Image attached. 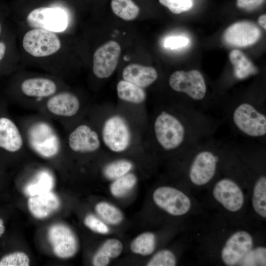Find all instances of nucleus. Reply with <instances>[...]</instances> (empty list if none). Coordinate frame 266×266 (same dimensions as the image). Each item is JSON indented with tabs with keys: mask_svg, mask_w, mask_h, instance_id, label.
<instances>
[{
	"mask_svg": "<svg viewBox=\"0 0 266 266\" xmlns=\"http://www.w3.org/2000/svg\"><path fill=\"white\" fill-rule=\"evenodd\" d=\"M154 133L159 145L166 151L178 148L185 142L187 129L183 121L172 113L162 111L156 117Z\"/></svg>",
	"mask_w": 266,
	"mask_h": 266,
	"instance_id": "nucleus-1",
	"label": "nucleus"
},
{
	"mask_svg": "<svg viewBox=\"0 0 266 266\" xmlns=\"http://www.w3.org/2000/svg\"><path fill=\"white\" fill-rule=\"evenodd\" d=\"M232 119L235 127L245 135L260 137L266 134V116L253 104H237L233 110Z\"/></svg>",
	"mask_w": 266,
	"mask_h": 266,
	"instance_id": "nucleus-2",
	"label": "nucleus"
},
{
	"mask_svg": "<svg viewBox=\"0 0 266 266\" xmlns=\"http://www.w3.org/2000/svg\"><path fill=\"white\" fill-rule=\"evenodd\" d=\"M29 144L33 151L44 158H51L58 154L60 142L53 128L44 121L36 122L27 132Z\"/></svg>",
	"mask_w": 266,
	"mask_h": 266,
	"instance_id": "nucleus-3",
	"label": "nucleus"
},
{
	"mask_svg": "<svg viewBox=\"0 0 266 266\" xmlns=\"http://www.w3.org/2000/svg\"><path fill=\"white\" fill-rule=\"evenodd\" d=\"M102 139L111 151L120 153L130 146L132 133L127 120L119 115L108 117L104 122L101 130Z\"/></svg>",
	"mask_w": 266,
	"mask_h": 266,
	"instance_id": "nucleus-4",
	"label": "nucleus"
},
{
	"mask_svg": "<svg viewBox=\"0 0 266 266\" xmlns=\"http://www.w3.org/2000/svg\"><path fill=\"white\" fill-rule=\"evenodd\" d=\"M22 45L27 53L36 57L52 55L61 46L58 36L53 32L40 28H35L26 33Z\"/></svg>",
	"mask_w": 266,
	"mask_h": 266,
	"instance_id": "nucleus-5",
	"label": "nucleus"
},
{
	"mask_svg": "<svg viewBox=\"0 0 266 266\" xmlns=\"http://www.w3.org/2000/svg\"><path fill=\"white\" fill-rule=\"evenodd\" d=\"M168 82L174 91L185 93L193 100H201L205 96V80L197 70L176 71L170 76Z\"/></svg>",
	"mask_w": 266,
	"mask_h": 266,
	"instance_id": "nucleus-6",
	"label": "nucleus"
},
{
	"mask_svg": "<svg viewBox=\"0 0 266 266\" xmlns=\"http://www.w3.org/2000/svg\"><path fill=\"white\" fill-rule=\"evenodd\" d=\"M155 203L170 215L179 216L186 214L191 207L189 198L183 192L169 186H161L153 194Z\"/></svg>",
	"mask_w": 266,
	"mask_h": 266,
	"instance_id": "nucleus-7",
	"label": "nucleus"
},
{
	"mask_svg": "<svg viewBox=\"0 0 266 266\" xmlns=\"http://www.w3.org/2000/svg\"><path fill=\"white\" fill-rule=\"evenodd\" d=\"M48 238L54 254L62 259L73 257L78 250V241L73 232L68 226L56 224L48 231Z\"/></svg>",
	"mask_w": 266,
	"mask_h": 266,
	"instance_id": "nucleus-8",
	"label": "nucleus"
},
{
	"mask_svg": "<svg viewBox=\"0 0 266 266\" xmlns=\"http://www.w3.org/2000/svg\"><path fill=\"white\" fill-rule=\"evenodd\" d=\"M121 54V47L117 42L110 40L102 45L95 52L93 71L98 78L110 77L115 71Z\"/></svg>",
	"mask_w": 266,
	"mask_h": 266,
	"instance_id": "nucleus-9",
	"label": "nucleus"
},
{
	"mask_svg": "<svg viewBox=\"0 0 266 266\" xmlns=\"http://www.w3.org/2000/svg\"><path fill=\"white\" fill-rule=\"evenodd\" d=\"M29 25L34 28L52 32L64 31L67 25L65 11L58 8L41 7L31 11L27 17Z\"/></svg>",
	"mask_w": 266,
	"mask_h": 266,
	"instance_id": "nucleus-10",
	"label": "nucleus"
},
{
	"mask_svg": "<svg viewBox=\"0 0 266 266\" xmlns=\"http://www.w3.org/2000/svg\"><path fill=\"white\" fill-rule=\"evenodd\" d=\"M218 156L210 150H202L194 157L189 167V177L191 182L197 186L208 183L215 174Z\"/></svg>",
	"mask_w": 266,
	"mask_h": 266,
	"instance_id": "nucleus-11",
	"label": "nucleus"
},
{
	"mask_svg": "<svg viewBox=\"0 0 266 266\" xmlns=\"http://www.w3.org/2000/svg\"><path fill=\"white\" fill-rule=\"evenodd\" d=\"M253 239L245 231L233 233L226 240L221 252V259L227 266H235L252 249Z\"/></svg>",
	"mask_w": 266,
	"mask_h": 266,
	"instance_id": "nucleus-12",
	"label": "nucleus"
},
{
	"mask_svg": "<svg viewBox=\"0 0 266 266\" xmlns=\"http://www.w3.org/2000/svg\"><path fill=\"white\" fill-rule=\"evenodd\" d=\"M215 200L231 212L241 209L244 202L243 193L234 180L224 178L215 184L212 191Z\"/></svg>",
	"mask_w": 266,
	"mask_h": 266,
	"instance_id": "nucleus-13",
	"label": "nucleus"
},
{
	"mask_svg": "<svg viewBox=\"0 0 266 266\" xmlns=\"http://www.w3.org/2000/svg\"><path fill=\"white\" fill-rule=\"evenodd\" d=\"M261 35V30L254 23L242 21L229 26L225 30L223 37L229 45L243 47L256 43Z\"/></svg>",
	"mask_w": 266,
	"mask_h": 266,
	"instance_id": "nucleus-14",
	"label": "nucleus"
},
{
	"mask_svg": "<svg viewBox=\"0 0 266 266\" xmlns=\"http://www.w3.org/2000/svg\"><path fill=\"white\" fill-rule=\"evenodd\" d=\"M67 142L72 151L81 153L95 152L100 146L98 133L86 124L80 125L72 130L68 136Z\"/></svg>",
	"mask_w": 266,
	"mask_h": 266,
	"instance_id": "nucleus-15",
	"label": "nucleus"
},
{
	"mask_svg": "<svg viewBox=\"0 0 266 266\" xmlns=\"http://www.w3.org/2000/svg\"><path fill=\"white\" fill-rule=\"evenodd\" d=\"M46 106L48 110L55 116L70 117L79 111L80 102L73 94L63 92L51 96L47 101Z\"/></svg>",
	"mask_w": 266,
	"mask_h": 266,
	"instance_id": "nucleus-16",
	"label": "nucleus"
},
{
	"mask_svg": "<svg viewBox=\"0 0 266 266\" xmlns=\"http://www.w3.org/2000/svg\"><path fill=\"white\" fill-rule=\"evenodd\" d=\"M24 145L21 133L15 123L5 116H0V149L10 153L20 151Z\"/></svg>",
	"mask_w": 266,
	"mask_h": 266,
	"instance_id": "nucleus-17",
	"label": "nucleus"
},
{
	"mask_svg": "<svg viewBox=\"0 0 266 266\" xmlns=\"http://www.w3.org/2000/svg\"><path fill=\"white\" fill-rule=\"evenodd\" d=\"M60 206L58 197L52 191L30 197L28 206L35 218L44 219L57 211Z\"/></svg>",
	"mask_w": 266,
	"mask_h": 266,
	"instance_id": "nucleus-18",
	"label": "nucleus"
},
{
	"mask_svg": "<svg viewBox=\"0 0 266 266\" xmlns=\"http://www.w3.org/2000/svg\"><path fill=\"white\" fill-rule=\"evenodd\" d=\"M122 77L124 80L144 88L148 87L157 80L158 73L153 67L131 64L124 68Z\"/></svg>",
	"mask_w": 266,
	"mask_h": 266,
	"instance_id": "nucleus-19",
	"label": "nucleus"
},
{
	"mask_svg": "<svg viewBox=\"0 0 266 266\" xmlns=\"http://www.w3.org/2000/svg\"><path fill=\"white\" fill-rule=\"evenodd\" d=\"M20 88L25 96L37 98L51 97L57 90L56 84L53 81L43 77L26 79L21 83Z\"/></svg>",
	"mask_w": 266,
	"mask_h": 266,
	"instance_id": "nucleus-20",
	"label": "nucleus"
},
{
	"mask_svg": "<svg viewBox=\"0 0 266 266\" xmlns=\"http://www.w3.org/2000/svg\"><path fill=\"white\" fill-rule=\"evenodd\" d=\"M117 93L120 100L133 104L142 103L146 98L143 88L124 79L118 82Z\"/></svg>",
	"mask_w": 266,
	"mask_h": 266,
	"instance_id": "nucleus-21",
	"label": "nucleus"
},
{
	"mask_svg": "<svg viewBox=\"0 0 266 266\" xmlns=\"http://www.w3.org/2000/svg\"><path fill=\"white\" fill-rule=\"evenodd\" d=\"M54 186V179L46 171L39 172L35 178L24 188V193L29 197L38 195L51 191Z\"/></svg>",
	"mask_w": 266,
	"mask_h": 266,
	"instance_id": "nucleus-22",
	"label": "nucleus"
},
{
	"mask_svg": "<svg viewBox=\"0 0 266 266\" xmlns=\"http://www.w3.org/2000/svg\"><path fill=\"white\" fill-rule=\"evenodd\" d=\"M231 62L233 65L234 73L238 78H244L256 72V68L240 51L233 50L229 54Z\"/></svg>",
	"mask_w": 266,
	"mask_h": 266,
	"instance_id": "nucleus-23",
	"label": "nucleus"
},
{
	"mask_svg": "<svg viewBox=\"0 0 266 266\" xmlns=\"http://www.w3.org/2000/svg\"><path fill=\"white\" fill-rule=\"evenodd\" d=\"M252 204L255 212L260 216L266 217V177L260 176L254 186Z\"/></svg>",
	"mask_w": 266,
	"mask_h": 266,
	"instance_id": "nucleus-24",
	"label": "nucleus"
},
{
	"mask_svg": "<svg viewBox=\"0 0 266 266\" xmlns=\"http://www.w3.org/2000/svg\"><path fill=\"white\" fill-rule=\"evenodd\" d=\"M155 246V235L152 233L146 232L139 234L132 241L130 249L133 253L148 256L153 252Z\"/></svg>",
	"mask_w": 266,
	"mask_h": 266,
	"instance_id": "nucleus-25",
	"label": "nucleus"
},
{
	"mask_svg": "<svg viewBox=\"0 0 266 266\" xmlns=\"http://www.w3.org/2000/svg\"><path fill=\"white\" fill-rule=\"evenodd\" d=\"M113 12L125 21L135 19L139 12V8L132 0H111Z\"/></svg>",
	"mask_w": 266,
	"mask_h": 266,
	"instance_id": "nucleus-26",
	"label": "nucleus"
},
{
	"mask_svg": "<svg viewBox=\"0 0 266 266\" xmlns=\"http://www.w3.org/2000/svg\"><path fill=\"white\" fill-rule=\"evenodd\" d=\"M136 182V176L128 173L114 180L110 186V192L115 197H123L134 187Z\"/></svg>",
	"mask_w": 266,
	"mask_h": 266,
	"instance_id": "nucleus-27",
	"label": "nucleus"
},
{
	"mask_svg": "<svg viewBox=\"0 0 266 266\" xmlns=\"http://www.w3.org/2000/svg\"><path fill=\"white\" fill-rule=\"evenodd\" d=\"M97 213L107 223L111 225L120 224L123 219L122 212L115 206L106 202H100L95 206Z\"/></svg>",
	"mask_w": 266,
	"mask_h": 266,
	"instance_id": "nucleus-28",
	"label": "nucleus"
},
{
	"mask_svg": "<svg viewBox=\"0 0 266 266\" xmlns=\"http://www.w3.org/2000/svg\"><path fill=\"white\" fill-rule=\"evenodd\" d=\"M133 167L129 160L121 159L112 162L103 168V174L106 178L115 180L129 173Z\"/></svg>",
	"mask_w": 266,
	"mask_h": 266,
	"instance_id": "nucleus-29",
	"label": "nucleus"
},
{
	"mask_svg": "<svg viewBox=\"0 0 266 266\" xmlns=\"http://www.w3.org/2000/svg\"><path fill=\"white\" fill-rule=\"evenodd\" d=\"M123 250V244L118 239L110 238L105 241L97 252L103 257L110 260L117 258Z\"/></svg>",
	"mask_w": 266,
	"mask_h": 266,
	"instance_id": "nucleus-30",
	"label": "nucleus"
},
{
	"mask_svg": "<svg viewBox=\"0 0 266 266\" xmlns=\"http://www.w3.org/2000/svg\"><path fill=\"white\" fill-rule=\"evenodd\" d=\"M176 264L174 254L170 250H163L156 253L147 264L148 266H174Z\"/></svg>",
	"mask_w": 266,
	"mask_h": 266,
	"instance_id": "nucleus-31",
	"label": "nucleus"
},
{
	"mask_svg": "<svg viewBox=\"0 0 266 266\" xmlns=\"http://www.w3.org/2000/svg\"><path fill=\"white\" fill-rule=\"evenodd\" d=\"M30 259L23 252H15L3 256L0 260V266H28Z\"/></svg>",
	"mask_w": 266,
	"mask_h": 266,
	"instance_id": "nucleus-32",
	"label": "nucleus"
},
{
	"mask_svg": "<svg viewBox=\"0 0 266 266\" xmlns=\"http://www.w3.org/2000/svg\"><path fill=\"white\" fill-rule=\"evenodd\" d=\"M244 266L266 265V248L260 247L252 249L242 259ZM241 260V261H242Z\"/></svg>",
	"mask_w": 266,
	"mask_h": 266,
	"instance_id": "nucleus-33",
	"label": "nucleus"
},
{
	"mask_svg": "<svg viewBox=\"0 0 266 266\" xmlns=\"http://www.w3.org/2000/svg\"><path fill=\"white\" fill-rule=\"evenodd\" d=\"M159 1L161 4L166 7L174 14L188 11L193 5V0H159Z\"/></svg>",
	"mask_w": 266,
	"mask_h": 266,
	"instance_id": "nucleus-34",
	"label": "nucleus"
},
{
	"mask_svg": "<svg viewBox=\"0 0 266 266\" xmlns=\"http://www.w3.org/2000/svg\"><path fill=\"white\" fill-rule=\"evenodd\" d=\"M84 223L91 230L99 233L106 234L109 231L108 226L103 222L92 214L85 217Z\"/></svg>",
	"mask_w": 266,
	"mask_h": 266,
	"instance_id": "nucleus-35",
	"label": "nucleus"
},
{
	"mask_svg": "<svg viewBox=\"0 0 266 266\" xmlns=\"http://www.w3.org/2000/svg\"><path fill=\"white\" fill-rule=\"evenodd\" d=\"M189 43V39L184 36H171L166 38L164 42V45L166 48L177 49L184 47Z\"/></svg>",
	"mask_w": 266,
	"mask_h": 266,
	"instance_id": "nucleus-36",
	"label": "nucleus"
},
{
	"mask_svg": "<svg viewBox=\"0 0 266 266\" xmlns=\"http://www.w3.org/2000/svg\"><path fill=\"white\" fill-rule=\"evenodd\" d=\"M265 0H236V6L241 9L252 10L261 6Z\"/></svg>",
	"mask_w": 266,
	"mask_h": 266,
	"instance_id": "nucleus-37",
	"label": "nucleus"
},
{
	"mask_svg": "<svg viewBox=\"0 0 266 266\" xmlns=\"http://www.w3.org/2000/svg\"><path fill=\"white\" fill-rule=\"evenodd\" d=\"M8 50V44L6 39L2 38V34L0 36V70L2 68L3 63L7 59Z\"/></svg>",
	"mask_w": 266,
	"mask_h": 266,
	"instance_id": "nucleus-38",
	"label": "nucleus"
},
{
	"mask_svg": "<svg viewBox=\"0 0 266 266\" xmlns=\"http://www.w3.org/2000/svg\"><path fill=\"white\" fill-rule=\"evenodd\" d=\"M259 24L264 29H266V15L263 14L261 15L258 19Z\"/></svg>",
	"mask_w": 266,
	"mask_h": 266,
	"instance_id": "nucleus-39",
	"label": "nucleus"
},
{
	"mask_svg": "<svg viewBox=\"0 0 266 266\" xmlns=\"http://www.w3.org/2000/svg\"><path fill=\"white\" fill-rule=\"evenodd\" d=\"M5 231V227L3 225V220L0 218V236L4 233Z\"/></svg>",
	"mask_w": 266,
	"mask_h": 266,
	"instance_id": "nucleus-40",
	"label": "nucleus"
},
{
	"mask_svg": "<svg viewBox=\"0 0 266 266\" xmlns=\"http://www.w3.org/2000/svg\"><path fill=\"white\" fill-rule=\"evenodd\" d=\"M3 21L0 20V36L2 33L3 31Z\"/></svg>",
	"mask_w": 266,
	"mask_h": 266,
	"instance_id": "nucleus-41",
	"label": "nucleus"
}]
</instances>
